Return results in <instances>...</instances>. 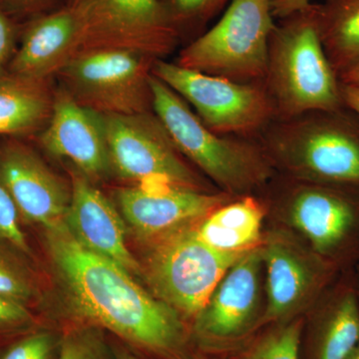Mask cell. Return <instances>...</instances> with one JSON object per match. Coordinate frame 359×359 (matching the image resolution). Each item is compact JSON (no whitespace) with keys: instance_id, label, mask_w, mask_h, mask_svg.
I'll use <instances>...</instances> for the list:
<instances>
[{"instance_id":"obj_1","label":"cell","mask_w":359,"mask_h":359,"mask_svg":"<svg viewBox=\"0 0 359 359\" xmlns=\"http://www.w3.org/2000/svg\"><path fill=\"white\" fill-rule=\"evenodd\" d=\"M45 230L56 275L80 318L153 353L174 356L182 351L185 328L179 313L121 266L80 245L65 221Z\"/></svg>"},{"instance_id":"obj_2","label":"cell","mask_w":359,"mask_h":359,"mask_svg":"<svg viewBox=\"0 0 359 359\" xmlns=\"http://www.w3.org/2000/svg\"><path fill=\"white\" fill-rule=\"evenodd\" d=\"M264 86L275 114L285 120L346 107L341 82L321 42L318 4H309L276 25Z\"/></svg>"},{"instance_id":"obj_3","label":"cell","mask_w":359,"mask_h":359,"mask_svg":"<svg viewBox=\"0 0 359 359\" xmlns=\"http://www.w3.org/2000/svg\"><path fill=\"white\" fill-rule=\"evenodd\" d=\"M152 109L177 150L216 182L226 194H242L266 179L268 167L254 146L212 131L190 105L155 76Z\"/></svg>"},{"instance_id":"obj_4","label":"cell","mask_w":359,"mask_h":359,"mask_svg":"<svg viewBox=\"0 0 359 359\" xmlns=\"http://www.w3.org/2000/svg\"><path fill=\"white\" fill-rule=\"evenodd\" d=\"M271 4L231 0L216 25L180 52L177 65L240 83L264 84L276 26Z\"/></svg>"},{"instance_id":"obj_5","label":"cell","mask_w":359,"mask_h":359,"mask_svg":"<svg viewBox=\"0 0 359 359\" xmlns=\"http://www.w3.org/2000/svg\"><path fill=\"white\" fill-rule=\"evenodd\" d=\"M337 111L287 120L273 132V148L294 171L318 184L359 187V118Z\"/></svg>"},{"instance_id":"obj_6","label":"cell","mask_w":359,"mask_h":359,"mask_svg":"<svg viewBox=\"0 0 359 359\" xmlns=\"http://www.w3.org/2000/svg\"><path fill=\"white\" fill-rule=\"evenodd\" d=\"M155 61L123 49H84L56 77L78 103L99 114H144L153 112Z\"/></svg>"},{"instance_id":"obj_7","label":"cell","mask_w":359,"mask_h":359,"mask_svg":"<svg viewBox=\"0 0 359 359\" xmlns=\"http://www.w3.org/2000/svg\"><path fill=\"white\" fill-rule=\"evenodd\" d=\"M63 4L79 23L80 50L123 49L159 60L178 44L180 33L164 0H65Z\"/></svg>"},{"instance_id":"obj_8","label":"cell","mask_w":359,"mask_h":359,"mask_svg":"<svg viewBox=\"0 0 359 359\" xmlns=\"http://www.w3.org/2000/svg\"><path fill=\"white\" fill-rule=\"evenodd\" d=\"M245 254L214 249L197 230L185 226L158 241L149 256L147 278L161 301L177 313L196 316L226 271Z\"/></svg>"},{"instance_id":"obj_9","label":"cell","mask_w":359,"mask_h":359,"mask_svg":"<svg viewBox=\"0 0 359 359\" xmlns=\"http://www.w3.org/2000/svg\"><path fill=\"white\" fill-rule=\"evenodd\" d=\"M196 111L208 128L221 135L249 134L275 115L264 84H248L156 60L152 70Z\"/></svg>"},{"instance_id":"obj_10","label":"cell","mask_w":359,"mask_h":359,"mask_svg":"<svg viewBox=\"0 0 359 359\" xmlns=\"http://www.w3.org/2000/svg\"><path fill=\"white\" fill-rule=\"evenodd\" d=\"M111 160L120 178L137 185L170 183L199 189V181L181 159L154 112L137 115L100 114Z\"/></svg>"},{"instance_id":"obj_11","label":"cell","mask_w":359,"mask_h":359,"mask_svg":"<svg viewBox=\"0 0 359 359\" xmlns=\"http://www.w3.org/2000/svg\"><path fill=\"white\" fill-rule=\"evenodd\" d=\"M290 218L318 256L344 259L359 241V187H306L292 198Z\"/></svg>"},{"instance_id":"obj_12","label":"cell","mask_w":359,"mask_h":359,"mask_svg":"<svg viewBox=\"0 0 359 359\" xmlns=\"http://www.w3.org/2000/svg\"><path fill=\"white\" fill-rule=\"evenodd\" d=\"M228 194H208L199 189L153 183L116 191L120 211L139 237L162 238L204 219L228 202Z\"/></svg>"},{"instance_id":"obj_13","label":"cell","mask_w":359,"mask_h":359,"mask_svg":"<svg viewBox=\"0 0 359 359\" xmlns=\"http://www.w3.org/2000/svg\"><path fill=\"white\" fill-rule=\"evenodd\" d=\"M39 141L48 154L70 161L89 180L102 179L112 170L101 115L78 103L61 85L54 90Z\"/></svg>"},{"instance_id":"obj_14","label":"cell","mask_w":359,"mask_h":359,"mask_svg":"<svg viewBox=\"0 0 359 359\" xmlns=\"http://www.w3.org/2000/svg\"><path fill=\"white\" fill-rule=\"evenodd\" d=\"M262 250H250L226 271L196 316L198 337L207 342L238 339L256 321L261 299Z\"/></svg>"},{"instance_id":"obj_15","label":"cell","mask_w":359,"mask_h":359,"mask_svg":"<svg viewBox=\"0 0 359 359\" xmlns=\"http://www.w3.org/2000/svg\"><path fill=\"white\" fill-rule=\"evenodd\" d=\"M0 180L25 221L45 229L65 222L71 189L27 146L11 142L0 150Z\"/></svg>"},{"instance_id":"obj_16","label":"cell","mask_w":359,"mask_h":359,"mask_svg":"<svg viewBox=\"0 0 359 359\" xmlns=\"http://www.w3.org/2000/svg\"><path fill=\"white\" fill-rule=\"evenodd\" d=\"M68 230L90 252L117 264L131 276L141 266L126 243V228L109 200L78 171L71 173V199L65 217Z\"/></svg>"},{"instance_id":"obj_17","label":"cell","mask_w":359,"mask_h":359,"mask_svg":"<svg viewBox=\"0 0 359 359\" xmlns=\"http://www.w3.org/2000/svg\"><path fill=\"white\" fill-rule=\"evenodd\" d=\"M262 250L266 271L264 320L287 318L325 285L335 266L323 257L313 259L285 240L269 241Z\"/></svg>"},{"instance_id":"obj_18","label":"cell","mask_w":359,"mask_h":359,"mask_svg":"<svg viewBox=\"0 0 359 359\" xmlns=\"http://www.w3.org/2000/svg\"><path fill=\"white\" fill-rule=\"evenodd\" d=\"M81 46V33L74 13L65 4L36 16L23 34L9 71L13 76L49 81L57 76Z\"/></svg>"},{"instance_id":"obj_19","label":"cell","mask_w":359,"mask_h":359,"mask_svg":"<svg viewBox=\"0 0 359 359\" xmlns=\"http://www.w3.org/2000/svg\"><path fill=\"white\" fill-rule=\"evenodd\" d=\"M264 221L263 207L252 198L219 205L210 212L198 235L205 244L221 252L245 254L257 249Z\"/></svg>"},{"instance_id":"obj_20","label":"cell","mask_w":359,"mask_h":359,"mask_svg":"<svg viewBox=\"0 0 359 359\" xmlns=\"http://www.w3.org/2000/svg\"><path fill=\"white\" fill-rule=\"evenodd\" d=\"M53 95L48 81L0 78V135L29 134L45 126Z\"/></svg>"},{"instance_id":"obj_21","label":"cell","mask_w":359,"mask_h":359,"mask_svg":"<svg viewBox=\"0 0 359 359\" xmlns=\"http://www.w3.org/2000/svg\"><path fill=\"white\" fill-rule=\"evenodd\" d=\"M323 311L316 330L311 359H348L359 344L356 287L344 285Z\"/></svg>"},{"instance_id":"obj_22","label":"cell","mask_w":359,"mask_h":359,"mask_svg":"<svg viewBox=\"0 0 359 359\" xmlns=\"http://www.w3.org/2000/svg\"><path fill=\"white\" fill-rule=\"evenodd\" d=\"M323 48L339 78L359 66V0H325L318 4Z\"/></svg>"},{"instance_id":"obj_23","label":"cell","mask_w":359,"mask_h":359,"mask_svg":"<svg viewBox=\"0 0 359 359\" xmlns=\"http://www.w3.org/2000/svg\"><path fill=\"white\" fill-rule=\"evenodd\" d=\"M301 323H292L259 342L245 359H299Z\"/></svg>"},{"instance_id":"obj_24","label":"cell","mask_w":359,"mask_h":359,"mask_svg":"<svg viewBox=\"0 0 359 359\" xmlns=\"http://www.w3.org/2000/svg\"><path fill=\"white\" fill-rule=\"evenodd\" d=\"M0 294L25 304L34 295L32 278L25 266L2 247H0Z\"/></svg>"},{"instance_id":"obj_25","label":"cell","mask_w":359,"mask_h":359,"mask_svg":"<svg viewBox=\"0 0 359 359\" xmlns=\"http://www.w3.org/2000/svg\"><path fill=\"white\" fill-rule=\"evenodd\" d=\"M175 26L182 28L203 25L231 0H164Z\"/></svg>"},{"instance_id":"obj_26","label":"cell","mask_w":359,"mask_h":359,"mask_svg":"<svg viewBox=\"0 0 359 359\" xmlns=\"http://www.w3.org/2000/svg\"><path fill=\"white\" fill-rule=\"evenodd\" d=\"M58 359H108L102 337L93 328H80L66 334Z\"/></svg>"},{"instance_id":"obj_27","label":"cell","mask_w":359,"mask_h":359,"mask_svg":"<svg viewBox=\"0 0 359 359\" xmlns=\"http://www.w3.org/2000/svg\"><path fill=\"white\" fill-rule=\"evenodd\" d=\"M20 212L0 180V242L29 254V245L20 224Z\"/></svg>"},{"instance_id":"obj_28","label":"cell","mask_w":359,"mask_h":359,"mask_svg":"<svg viewBox=\"0 0 359 359\" xmlns=\"http://www.w3.org/2000/svg\"><path fill=\"white\" fill-rule=\"evenodd\" d=\"M57 342L49 332H37L13 344L1 359H51Z\"/></svg>"},{"instance_id":"obj_29","label":"cell","mask_w":359,"mask_h":359,"mask_svg":"<svg viewBox=\"0 0 359 359\" xmlns=\"http://www.w3.org/2000/svg\"><path fill=\"white\" fill-rule=\"evenodd\" d=\"M32 323V314L25 304L0 294V332L20 330Z\"/></svg>"},{"instance_id":"obj_30","label":"cell","mask_w":359,"mask_h":359,"mask_svg":"<svg viewBox=\"0 0 359 359\" xmlns=\"http://www.w3.org/2000/svg\"><path fill=\"white\" fill-rule=\"evenodd\" d=\"M15 29L6 11L0 7V78L6 66L9 65L15 51Z\"/></svg>"},{"instance_id":"obj_31","label":"cell","mask_w":359,"mask_h":359,"mask_svg":"<svg viewBox=\"0 0 359 359\" xmlns=\"http://www.w3.org/2000/svg\"><path fill=\"white\" fill-rule=\"evenodd\" d=\"M4 4H8L11 8L23 13H37L39 15L54 11L61 6L59 2L65 0H1Z\"/></svg>"},{"instance_id":"obj_32","label":"cell","mask_w":359,"mask_h":359,"mask_svg":"<svg viewBox=\"0 0 359 359\" xmlns=\"http://www.w3.org/2000/svg\"><path fill=\"white\" fill-rule=\"evenodd\" d=\"M313 1V0H273L271 8L275 18L282 20L309 6Z\"/></svg>"},{"instance_id":"obj_33","label":"cell","mask_w":359,"mask_h":359,"mask_svg":"<svg viewBox=\"0 0 359 359\" xmlns=\"http://www.w3.org/2000/svg\"><path fill=\"white\" fill-rule=\"evenodd\" d=\"M341 97L347 109L359 118V86L341 83Z\"/></svg>"},{"instance_id":"obj_34","label":"cell","mask_w":359,"mask_h":359,"mask_svg":"<svg viewBox=\"0 0 359 359\" xmlns=\"http://www.w3.org/2000/svg\"><path fill=\"white\" fill-rule=\"evenodd\" d=\"M339 80L342 84L359 86V66L353 70L348 71L346 74L341 75Z\"/></svg>"},{"instance_id":"obj_35","label":"cell","mask_w":359,"mask_h":359,"mask_svg":"<svg viewBox=\"0 0 359 359\" xmlns=\"http://www.w3.org/2000/svg\"><path fill=\"white\" fill-rule=\"evenodd\" d=\"M116 359H138L133 354L126 353V351H118L116 353Z\"/></svg>"},{"instance_id":"obj_36","label":"cell","mask_w":359,"mask_h":359,"mask_svg":"<svg viewBox=\"0 0 359 359\" xmlns=\"http://www.w3.org/2000/svg\"><path fill=\"white\" fill-rule=\"evenodd\" d=\"M348 359H359V344Z\"/></svg>"},{"instance_id":"obj_37","label":"cell","mask_w":359,"mask_h":359,"mask_svg":"<svg viewBox=\"0 0 359 359\" xmlns=\"http://www.w3.org/2000/svg\"><path fill=\"white\" fill-rule=\"evenodd\" d=\"M356 290H358V299H359V285L358 287H356Z\"/></svg>"}]
</instances>
